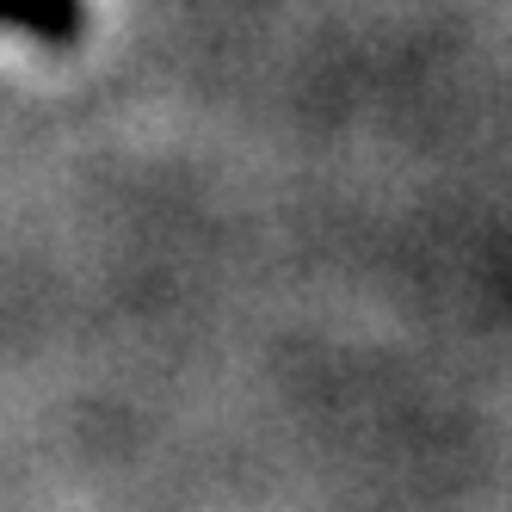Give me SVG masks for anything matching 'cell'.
<instances>
[{"instance_id":"6da1fadb","label":"cell","mask_w":512,"mask_h":512,"mask_svg":"<svg viewBox=\"0 0 512 512\" xmlns=\"http://www.w3.org/2000/svg\"><path fill=\"white\" fill-rule=\"evenodd\" d=\"M0 25H19L44 44H68L81 31V0H0Z\"/></svg>"}]
</instances>
